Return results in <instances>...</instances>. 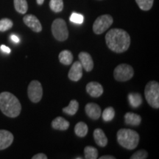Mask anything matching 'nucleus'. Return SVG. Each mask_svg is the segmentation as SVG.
Returning <instances> with one entry per match:
<instances>
[{
	"instance_id": "f257e3e1",
	"label": "nucleus",
	"mask_w": 159,
	"mask_h": 159,
	"mask_svg": "<svg viewBox=\"0 0 159 159\" xmlns=\"http://www.w3.org/2000/svg\"><path fill=\"white\" fill-rule=\"evenodd\" d=\"M108 47L116 53H122L129 49L130 37L126 31L122 29H111L105 35Z\"/></svg>"
},
{
	"instance_id": "f03ea898",
	"label": "nucleus",
	"mask_w": 159,
	"mask_h": 159,
	"mask_svg": "<svg viewBox=\"0 0 159 159\" xmlns=\"http://www.w3.org/2000/svg\"><path fill=\"white\" fill-rule=\"evenodd\" d=\"M0 110L5 116L15 118L21 113V105L16 97L4 91L0 94Z\"/></svg>"
},
{
	"instance_id": "7ed1b4c3",
	"label": "nucleus",
	"mask_w": 159,
	"mask_h": 159,
	"mask_svg": "<svg viewBox=\"0 0 159 159\" xmlns=\"http://www.w3.org/2000/svg\"><path fill=\"white\" fill-rule=\"evenodd\" d=\"M116 136L119 144L127 150H134L138 146L139 135L136 131L131 129H120L117 132Z\"/></svg>"
},
{
	"instance_id": "20e7f679",
	"label": "nucleus",
	"mask_w": 159,
	"mask_h": 159,
	"mask_svg": "<svg viewBox=\"0 0 159 159\" xmlns=\"http://www.w3.org/2000/svg\"><path fill=\"white\" fill-rule=\"evenodd\" d=\"M144 96L147 102L152 108H159V83L156 81H150L144 89Z\"/></svg>"
},
{
	"instance_id": "39448f33",
	"label": "nucleus",
	"mask_w": 159,
	"mask_h": 159,
	"mask_svg": "<svg viewBox=\"0 0 159 159\" xmlns=\"http://www.w3.org/2000/svg\"><path fill=\"white\" fill-rule=\"evenodd\" d=\"M52 33L58 41H65L69 37V31L66 23L62 19H57L52 25Z\"/></svg>"
},
{
	"instance_id": "423d86ee",
	"label": "nucleus",
	"mask_w": 159,
	"mask_h": 159,
	"mask_svg": "<svg viewBox=\"0 0 159 159\" xmlns=\"http://www.w3.org/2000/svg\"><path fill=\"white\" fill-rule=\"evenodd\" d=\"M134 75V71L130 65L122 63L115 68L114 71V77L119 82H125L130 80Z\"/></svg>"
},
{
	"instance_id": "0eeeda50",
	"label": "nucleus",
	"mask_w": 159,
	"mask_h": 159,
	"mask_svg": "<svg viewBox=\"0 0 159 159\" xmlns=\"http://www.w3.org/2000/svg\"><path fill=\"white\" fill-rule=\"evenodd\" d=\"M114 19L111 15L105 14L99 16L93 25V31L95 34L100 35L105 33L112 25Z\"/></svg>"
},
{
	"instance_id": "6e6552de",
	"label": "nucleus",
	"mask_w": 159,
	"mask_h": 159,
	"mask_svg": "<svg viewBox=\"0 0 159 159\" xmlns=\"http://www.w3.org/2000/svg\"><path fill=\"white\" fill-rule=\"evenodd\" d=\"M27 94L31 102H40L43 97V88L41 83L38 80L31 81L27 89Z\"/></svg>"
},
{
	"instance_id": "1a4fd4ad",
	"label": "nucleus",
	"mask_w": 159,
	"mask_h": 159,
	"mask_svg": "<svg viewBox=\"0 0 159 159\" xmlns=\"http://www.w3.org/2000/svg\"><path fill=\"white\" fill-rule=\"evenodd\" d=\"M23 21L24 23L35 33H40L42 30V26H41V22L34 15H26L23 18Z\"/></svg>"
},
{
	"instance_id": "9d476101",
	"label": "nucleus",
	"mask_w": 159,
	"mask_h": 159,
	"mask_svg": "<svg viewBox=\"0 0 159 159\" xmlns=\"http://www.w3.org/2000/svg\"><path fill=\"white\" fill-rule=\"evenodd\" d=\"M68 77L71 81L77 82L83 77V66L80 61H75L71 66L68 73Z\"/></svg>"
},
{
	"instance_id": "9b49d317",
	"label": "nucleus",
	"mask_w": 159,
	"mask_h": 159,
	"mask_svg": "<svg viewBox=\"0 0 159 159\" xmlns=\"http://www.w3.org/2000/svg\"><path fill=\"white\" fill-rule=\"evenodd\" d=\"M85 111L89 118L93 119V120L99 119L101 116V114H102V111H101V108L99 107V105L94 102H89L85 105Z\"/></svg>"
},
{
	"instance_id": "f8f14e48",
	"label": "nucleus",
	"mask_w": 159,
	"mask_h": 159,
	"mask_svg": "<svg viewBox=\"0 0 159 159\" xmlns=\"http://www.w3.org/2000/svg\"><path fill=\"white\" fill-rule=\"evenodd\" d=\"M80 63L82 65L83 69L86 71H91L94 68V61L89 53L86 52H81L78 55Z\"/></svg>"
},
{
	"instance_id": "ddd939ff",
	"label": "nucleus",
	"mask_w": 159,
	"mask_h": 159,
	"mask_svg": "<svg viewBox=\"0 0 159 159\" xmlns=\"http://www.w3.org/2000/svg\"><path fill=\"white\" fill-rule=\"evenodd\" d=\"M13 142V135L8 130H0V150L9 148Z\"/></svg>"
},
{
	"instance_id": "4468645a",
	"label": "nucleus",
	"mask_w": 159,
	"mask_h": 159,
	"mask_svg": "<svg viewBox=\"0 0 159 159\" xmlns=\"http://www.w3.org/2000/svg\"><path fill=\"white\" fill-rule=\"evenodd\" d=\"M87 93L92 97H99L103 94V87L97 82H90L86 85Z\"/></svg>"
},
{
	"instance_id": "2eb2a0df",
	"label": "nucleus",
	"mask_w": 159,
	"mask_h": 159,
	"mask_svg": "<svg viewBox=\"0 0 159 159\" xmlns=\"http://www.w3.org/2000/svg\"><path fill=\"white\" fill-rule=\"evenodd\" d=\"M94 139L96 144L99 147H104L108 144V138L105 136L104 131L100 128L95 129L94 131Z\"/></svg>"
},
{
	"instance_id": "dca6fc26",
	"label": "nucleus",
	"mask_w": 159,
	"mask_h": 159,
	"mask_svg": "<svg viewBox=\"0 0 159 159\" xmlns=\"http://www.w3.org/2000/svg\"><path fill=\"white\" fill-rule=\"evenodd\" d=\"M69 125L70 124L68 121L61 116L57 117L52 122V128L57 130H66L69 128Z\"/></svg>"
},
{
	"instance_id": "f3484780",
	"label": "nucleus",
	"mask_w": 159,
	"mask_h": 159,
	"mask_svg": "<svg viewBox=\"0 0 159 159\" xmlns=\"http://www.w3.org/2000/svg\"><path fill=\"white\" fill-rule=\"evenodd\" d=\"M125 123L131 126H138L142 122V117L139 114L132 112H128L125 115Z\"/></svg>"
},
{
	"instance_id": "a211bd4d",
	"label": "nucleus",
	"mask_w": 159,
	"mask_h": 159,
	"mask_svg": "<svg viewBox=\"0 0 159 159\" xmlns=\"http://www.w3.org/2000/svg\"><path fill=\"white\" fill-rule=\"evenodd\" d=\"M60 62L62 64L69 66L73 62V55L69 50H63L58 55Z\"/></svg>"
},
{
	"instance_id": "6ab92c4d",
	"label": "nucleus",
	"mask_w": 159,
	"mask_h": 159,
	"mask_svg": "<svg viewBox=\"0 0 159 159\" xmlns=\"http://www.w3.org/2000/svg\"><path fill=\"white\" fill-rule=\"evenodd\" d=\"M128 101L133 108H136L142 103V97L138 93H130L128 94Z\"/></svg>"
},
{
	"instance_id": "aec40b11",
	"label": "nucleus",
	"mask_w": 159,
	"mask_h": 159,
	"mask_svg": "<svg viewBox=\"0 0 159 159\" xmlns=\"http://www.w3.org/2000/svg\"><path fill=\"white\" fill-rule=\"evenodd\" d=\"M89 128L88 125L83 122H80L77 123L75 127V133L78 137L83 138L88 134Z\"/></svg>"
},
{
	"instance_id": "412c9836",
	"label": "nucleus",
	"mask_w": 159,
	"mask_h": 159,
	"mask_svg": "<svg viewBox=\"0 0 159 159\" xmlns=\"http://www.w3.org/2000/svg\"><path fill=\"white\" fill-rule=\"evenodd\" d=\"M79 108V103L76 99H72L69 102V105L67 107L63 108V113L65 114L70 115V116H74L75 114H76Z\"/></svg>"
},
{
	"instance_id": "4be33fe9",
	"label": "nucleus",
	"mask_w": 159,
	"mask_h": 159,
	"mask_svg": "<svg viewBox=\"0 0 159 159\" xmlns=\"http://www.w3.org/2000/svg\"><path fill=\"white\" fill-rule=\"evenodd\" d=\"M14 7L16 11L21 14H25L28 10L27 0H14Z\"/></svg>"
},
{
	"instance_id": "5701e85b",
	"label": "nucleus",
	"mask_w": 159,
	"mask_h": 159,
	"mask_svg": "<svg viewBox=\"0 0 159 159\" xmlns=\"http://www.w3.org/2000/svg\"><path fill=\"white\" fill-rule=\"evenodd\" d=\"M84 155L86 159H97L98 158V151L94 147L87 146L84 149Z\"/></svg>"
},
{
	"instance_id": "b1692460",
	"label": "nucleus",
	"mask_w": 159,
	"mask_h": 159,
	"mask_svg": "<svg viewBox=\"0 0 159 159\" xmlns=\"http://www.w3.org/2000/svg\"><path fill=\"white\" fill-rule=\"evenodd\" d=\"M49 7L52 11L55 13H60L63 9V0H50Z\"/></svg>"
},
{
	"instance_id": "393cba45",
	"label": "nucleus",
	"mask_w": 159,
	"mask_h": 159,
	"mask_svg": "<svg viewBox=\"0 0 159 159\" xmlns=\"http://www.w3.org/2000/svg\"><path fill=\"white\" fill-rule=\"evenodd\" d=\"M101 115H102L103 120L105 121V122H110L114 118L115 111L113 107H108V108L105 109Z\"/></svg>"
},
{
	"instance_id": "a878e982",
	"label": "nucleus",
	"mask_w": 159,
	"mask_h": 159,
	"mask_svg": "<svg viewBox=\"0 0 159 159\" xmlns=\"http://www.w3.org/2000/svg\"><path fill=\"white\" fill-rule=\"evenodd\" d=\"M139 8L142 11H148L152 8L154 0H136Z\"/></svg>"
},
{
	"instance_id": "bb28decb",
	"label": "nucleus",
	"mask_w": 159,
	"mask_h": 159,
	"mask_svg": "<svg viewBox=\"0 0 159 159\" xmlns=\"http://www.w3.org/2000/svg\"><path fill=\"white\" fill-rule=\"evenodd\" d=\"M13 21L9 19H2L0 20V31L5 32L13 27Z\"/></svg>"
},
{
	"instance_id": "cd10ccee",
	"label": "nucleus",
	"mask_w": 159,
	"mask_h": 159,
	"mask_svg": "<svg viewBox=\"0 0 159 159\" xmlns=\"http://www.w3.org/2000/svg\"><path fill=\"white\" fill-rule=\"evenodd\" d=\"M70 21L77 25H81L84 21V17L82 14H80V13H72L70 16Z\"/></svg>"
},
{
	"instance_id": "c85d7f7f",
	"label": "nucleus",
	"mask_w": 159,
	"mask_h": 159,
	"mask_svg": "<svg viewBox=\"0 0 159 159\" xmlns=\"http://www.w3.org/2000/svg\"><path fill=\"white\" fill-rule=\"evenodd\" d=\"M148 157V152L144 150L136 151L130 156V159H146Z\"/></svg>"
},
{
	"instance_id": "c756f323",
	"label": "nucleus",
	"mask_w": 159,
	"mask_h": 159,
	"mask_svg": "<svg viewBox=\"0 0 159 159\" xmlns=\"http://www.w3.org/2000/svg\"><path fill=\"white\" fill-rule=\"evenodd\" d=\"M33 159H47V156L43 153H39L33 156Z\"/></svg>"
},
{
	"instance_id": "7c9ffc66",
	"label": "nucleus",
	"mask_w": 159,
	"mask_h": 159,
	"mask_svg": "<svg viewBox=\"0 0 159 159\" xmlns=\"http://www.w3.org/2000/svg\"><path fill=\"white\" fill-rule=\"evenodd\" d=\"M0 49H1V50L3 52L6 53V54H10V53H11V49H10L9 47H7V46L2 45L1 47H0Z\"/></svg>"
},
{
	"instance_id": "2f4dec72",
	"label": "nucleus",
	"mask_w": 159,
	"mask_h": 159,
	"mask_svg": "<svg viewBox=\"0 0 159 159\" xmlns=\"http://www.w3.org/2000/svg\"><path fill=\"white\" fill-rule=\"evenodd\" d=\"M11 39L13 41V42L16 43H19V41H20V39H19V37H18L17 35H14V34H13V35H11Z\"/></svg>"
},
{
	"instance_id": "473e14b6",
	"label": "nucleus",
	"mask_w": 159,
	"mask_h": 159,
	"mask_svg": "<svg viewBox=\"0 0 159 159\" xmlns=\"http://www.w3.org/2000/svg\"><path fill=\"white\" fill-rule=\"evenodd\" d=\"M99 159H115L114 156H102L101 157H99Z\"/></svg>"
},
{
	"instance_id": "72a5a7b5",
	"label": "nucleus",
	"mask_w": 159,
	"mask_h": 159,
	"mask_svg": "<svg viewBox=\"0 0 159 159\" xmlns=\"http://www.w3.org/2000/svg\"><path fill=\"white\" fill-rule=\"evenodd\" d=\"M36 2H37L38 5H43V2H44V0H36Z\"/></svg>"
},
{
	"instance_id": "f704fd0d",
	"label": "nucleus",
	"mask_w": 159,
	"mask_h": 159,
	"mask_svg": "<svg viewBox=\"0 0 159 159\" xmlns=\"http://www.w3.org/2000/svg\"><path fill=\"white\" fill-rule=\"evenodd\" d=\"M76 159H82L83 158H81V157H78V158H75Z\"/></svg>"
}]
</instances>
